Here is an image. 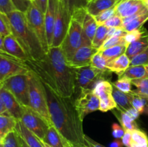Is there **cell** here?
<instances>
[{"instance_id": "6da1fadb", "label": "cell", "mask_w": 148, "mask_h": 147, "mask_svg": "<svg viewBox=\"0 0 148 147\" xmlns=\"http://www.w3.org/2000/svg\"><path fill=\"white\" fill-rule=\"evenodd\" d=\"M24 63L30 72L56 93L66 97L75 95V68L68 63L60 46L49 48L41 59H29Z\"/></svg>"}, {"instance_id": "7a4b0ae2", "label": "cell", "mask_w": 148, "mask_h": 147, "mask_svg": "<svg viewBox=\"0 0 148 147\" xmlns=\"http://www.w3.org/2000/svg\"><path fill=\"white\" fill-rule=\"evenodd\" d=\"M47 99L49 117L68 145L85 147L82 120L75 106L72 97L61 96L43 84Z\"/></svg>"}, {"instance_id": "3957f363", "label": "cell", "mask_w": 148, "mask_h": 147, "mask_svg": "<svg viewBox=\"0 0 148 147\" xmlns=\"http://www.w3.org/2000/svg\"><path fill=\"white\" fill-rule=\"evenodd\" d=\"M12 35L17 39L30 59H41L46 52L38 37L31 28L24 12L14 10L7 14Z\"/></svg>"}, {"instance_id": "277c9868", "label": "cell", "mask_w": 148, "mask_h": 147, "mask_svg": "<svg viewBox=\"0 0 148 147\" xmlns=\"http://www.w3.org/2000/svg\"><path fill=\"white\" fill-rule=\"evenodd\" d=\"M29 101L30 108L41 115L49 125H51L43 84L40 79L30 71L29 79Z\"/></svg>"}, {"instance_id": "5b68a950", "label": "cell", "mask_w": 148, "mask_h": 147, "mask_svg": "<svg viewBox=\"0 0 148 147\" xmlns=\"http://www.w3.org/2000/svg\"><path fill=\"white\" fill-rule=\"evenodd\" d=\"M75 93L81 89L93 90L100 81L108 80L109 75L112 72L103 71L95 69L91 65L75 68Z\"/></svg>"}, {"instance_id": "8992f818", "label": "cell", "mask_w": 148, "mask_h": 147, "mask_svg": "<svg viewBox=\"0 0 148 147\" xmlns=\"http://www.w3.org/2000/svg\"><path fill=\"white\" fill-rule=\"evenodd\" d=\"M71 20L72 12L68 2L65 0H58L51 47L61 46L69 29Z\"/></svg>"}, {"instance_id": "52a82bcc", "label": "cell", "mask_w": 148, "mask_h": 147, "mask_svg": "<svg viewBox=\"0 0 148 147\" xmlns=\"http://www.w3.org/2000/svg\"><path fill=\"white\" fill-rule=\"evenodd\" d=\"M29 79L30 71L24 74H18L6 79L1 84L10 91L20 105L23 107H30L29 101Z\"/></svg>"}, {"instance_id": "ba28073f", "label": "cell", "mask_w": 148, "mask_h": 147, "mask_svg": "<svg viewBox=\"0 0 148 147\" xmlns=\"http://www.w3.org/2000/svg\"><path fill=\"white\" fill-rule=\"evenodd\" d=\"M82 46V22L72 17L67 33L60 46L66 60L69 59L74 53Z\"/></svg>"}, {"instance_id": "9c48e42d", "label": "cell", "mask_w": 148, "mask_h": 147, "mask_svg": "<svg viewBox=\"0 0 148 147\" xmlns=\"http://www.w3.org/2000/svg\"><path fill=\"white\" fill-rule=\"evenodd\" d=\"M25 14L29 24L38 37L43 50L46 53H47L49 51V46L46 36L44 14L33 1H31Z\"/></svg>"}, {"instance_id": "30bf717a", "label": "cell", "mask_w": 148, "mask_h": 147, "mask_svg": "<svg viewBox=\"0 0 148 147\" xmlns=\"http://www.w3.org/2000/svg\"><path fill=\"white\" fill-rule=\"evenodd\" d=\"M20 120L39 139H43L49 125L41 115L30 107H23V114Z\"/></svg>"}, {"instance_id": "8fae6325", "label": "cell", "mask_w": 148, "mask_h": 147, "mask_svg": "<svg viewBox=\"0 0 148 147\" xmlns=\"http://www.w3.org/2000/svg\"><path fill=\"white\" fill-rule=\"evenodd\" d=\"M75 106L83 120L85 117L100 108V99L91 89H81L75 99Z\"/></svg>"}, {"instance_id": "7c38bea8", "label": "cell", "mask_w": 148, "mask_h": 147, "mask_svg": "<svg viewBox=\"0 0 148 147\" xmlns=\"http://www.w3.org/2000/svg\"><path fill=\"white\" fill-rule=\"evenodd\" d=\"M29 71L24 61L13 60L0 55V83L12 76L27 74Z\"/></svg>"}, {"instance_id": "4fadbf2b", "label": "cell", "mask_w": 148, "mask_h": 147, "mask_svg": "<svg viewBox=\"0 0 148 147\" xmlns=\"http://www.w3.org/2000/svg\"><path fill=\"white\" fill-rule=\"evenodd\" d=\"M98 51V49L91 46H82L66 61L68 63L74 68L88 66L90 65L92 56Z\"/></svg>"}, {"instance_id": "5bb4252c", "label": "cell", "mask_w": 148, "mask_h": 147, "mask_svg": "<svg viewBox=\"0 0 148 147\" xmlns=\"http://www.w3.org/2000/svg\"><path fill=\"white\" fill-rule=\"evenodd\" d=\"M116 14L121 18L141 14L147 11L141 0H124L115 7Z\"/></svg>"}, {"instance_id": "9a60e30c", "label": "cell", "mask_w": 148, "mask_h": 147, "mask_svg": "<svg viewBox=\"0 0 148 147\" xmlns=\"http://www.w3.org/2000/svg\"><path fill=\"white\" fill-rule=\"evenodd\" d=\"M0 96L10 115L17 120L21 119L23 106L20 105L14 95L10 91L6 89L1 83H0Z\"/></svg>"}, {"instance_id": "2e32d148", "label": "cell", "mask_w": 148, "mask_h": 147, "mask_svg": "<svg viewBox=\"0 0 148 147\" xmlns=\"http://www.w3.org/2000/svg\"><path fill=\"white\" fill-rule=\"evenodd\" d=\"M58 0H49L47 10L44 14L45 25H46V36L49 48L51 47L53 40V29H54L55 19L57 10Z\"/></svg>"}, {"instance_id": "e0dca14e", "label": "cell", "mask_w": 148, "mask_h": 147, "mask_svg": "<svg viewBox=\"0 0 148 147\" xmlns=\"http://www.w3.org/2000/svg\"><path fill=\"white\" fill-rule=\"evenodd\" d=\"M4 46L5 51L15 59L22 61H26L29 59L23 47L12 34L4 37Z\"/></svg>"}, {"instance_id": "ac0fdd59", "label": "cell", "mask_w": 148, "mask_h": 147, "mask_svg": "<svg viewBox=\"0 0 148 147\" xmlns=\"http://www.w3.org/2000/svg\"><path fill=\"white\" fill-rule=\"evenodd\" d=\"M124 0H90L87 2L85 9L88 13L95 17L105 10L116 7Z\"/></svg>"}, {"instance_id": "d6986e66", "label": "cell", "mask_w": 148, "mask_h": 147, "mask_svg": "<svg viewBox=\"0 0 148 147\" xmlns=\"http://www.w3.org/2000/svg\"><path fill=\"white\" fill-rule=\"evenodd\" d=\"M98 24L95 17L87 12L82 22V36L83 46H91L92 40L95 34Z\"/></svg>"}, {"instance_id": "ffe728a7", "label": "cell", "mask_w": 148, "mask_h": 147, "mask_svg": "<svg viewBox=\"0 0 148 147\" xmlns=\"http://www.w3.org/2000/svg\"><path fill=\"white\" fill-rule=\"evenodd\" d=\"M15 131L30 147H43L41 141L32 131L26 128L20 120L17 121Z\"/></svg>"}, {"instance_id": "44dd1931", "label": "cell", "mask_w": 148, "mask_h": 147, "mask_svg": "<svg viewBox=\"0 0 148 147\" xmlns=\"http://www.w3.org/2000/svg\"><path fill=\"white\" fill-rule=\"evenodd\" d=\"M41 141L50 147H66L68 146L53 125H49L44 138Z\"/></svg>"}, {"instance_id": "7402d4cb", "label": "cell", "mask_w": 148, "mask_h": 147, "mask_svg": "<svg viewBox=\"0 0 148 147\" xmlns=\"http://www.w3.org/2000/svg\"><path fill=\"white\" fill-rule=\"evenodd\" d=\"M112 95L117 105L116 108L126 112L129 109L132 108V92L125 93L113 86Z\"/></svg>"}, {"instance_id": "603a6c76", "label": "cell", "mask_w": 148, "mask_h": 147, "mask_svg": "<svg viewBox=\"0 0 148 147\" xmlns=\"http://www.w3.org/2000/svg\"><path fill=\"white\" fill-rule=\"evenodd\" d=\"M148 48V31L146 30L144 34L136 41L130 43L127 46L126 55L131 60L133 57L143 52Z\"/></svg>"}, {"instance_id": "cb8c5ba5", "label": "cell", "mask_w": 148, "mask_h": 147, "mask_svg": "<svg viewBox=\"0 0 148 147\" xmlns=\"http://www.w3.org/2000/svg\"><path fill=\"white\" fill-rule=\"evenodd\" d=\"M130 66V59L126 55V53L107 63L108 70L112 73L116 74L118 76L125 71Z\"/></svg>"}, {"instance_id": "d4e9b609", "label": "cell", "mask_w": 148, "mask_h": 147, "mask_svg": "<svg viewBox=\"0 0 148 147\" xmlns=\"http://www.w3.org/2000/svg\"><path fill=\"white\" fill-rule=\"evenodd\" d=\"M113 113L119 120L120 125L123 127L125 131H132L134 130L139 129V127L135 120L132 119L126 113V112L118 109V108H116V109L113 110Z\"/></svg>"}, {"instance_id": "484cf974", "label": "cell", "mask_w": 148, "mask_h": 147, "mask_svg": "<svg viewBox=\"0 0 148 147\" xmlns=\"http://www.w3.org/2000/svg\"><path fill=\"white\" fill-rule=\"evenodd\" d=\"M17 120L12 116L0 115V141L15 130Z\"/></svg>"}, {"instance_id": "4316f807", "label": "cell", "mask_w": 148, "mask_h": 147, "mask_svg": "<svg viewBox=\"0 0 148 147\" xmlns=\"http://www.w3.org/2000/svg\"><path fill=\"white\" fill-rule=\"evenodd\" d=\"M125 76L131 80L148 78V73L145 66H130L119 77Z\"/></svg>"}, {"instance_id": "83f0119b", "label": "cell", "mask_w": 148, "mask_h": 147, "mask_svg": "<svg viewBox=\"0 0 148 147\" xmlns=\"http://www.w3.org/2000/svg\"><path fill=\"white\" fill-rule=\"evenodd\" d=\"M113 85L108 80L100 81L93 89V92L100 99L112 96Z\"/></svg>"}, {"instance_id": "f1b7e54d", "label": "cell", "mask_w": 148, "mask_h": 147, "mask_svg": "<svg viewBox=\"0 0 148 147\" xmlns=\"http://www.w3.org/2000/svg\"><path fill=\"white\" fill-rule=\"evenodd\" d=\"M130 147H148V136L142 130H134L132 131Z\"/></svg>"}, {"instance_id": "f546056e", "label": "cell", "mask_w": 148, "mask_h": 147, "mask_svg": "<svg viewBox=\"0 0 148 147\" xmlns=\"http://www.w3.org/2000/svg\"><path fill=\"white\" fill-rule=\"evenodd\" d=\"M127 46H127V45H119V46H113V47L109 48L106 49V50L101 52L103 56V57L108 62L126 53Z\"/></svg>"}, {"instance_id": "4dcf8cb0", "label": "cell", "mask_w": 148, "mask_h": 147, "mask_svg": "<svg viewBox=\"0 0 148 147\" xmlns=\"http://www.w3.org/2000/svg\"><path fill=\"white\" fill-rule=\"evenodd\" d=\"M148 20V10L136 16L134 18L130 20L129 22L126 23L125 24L122 26V28L125 30L126 32H130L132 30L138 29L140 27H143V24Z\"/></svg>"}, {"instance_id": "1f68e13d", "label": "cell", "mask_w": 148, "mask_h": 147, "mask_svg": "<svg viewBox=\"0 0 148 147\" xmlns=\"http://www.w3.org/2000/svg\"><path fill=\"white\" fill-rule=\"evenodd\" d=\"M108 27L104 24L98 25L93 39L92 40L91 46L99 50L100 48L102 46L103 43L107 39V33H108Z\"/></svg>"}, {"instance_id": "d6a6232c", "label": "cell", "mask_w": 148, "mask_h": 147, "mask_svg": "<svg viewBox=\"0 0 148 147\" xmlns=\"http://www.w3.org/2000/svg\"><path fill=\"white\" fill-rule=\"evenodd\" d=\"M132 83L136 87L132 93L148 99V78L132 80Z\"/></svg>"}, {"instance_id": "836d02e7", "label": "cell", "mask_w": 148, "mask_h": 147, "mask_svg": "<svg viewBox=\"0 0 148 147\" xmlns=\"http://www.w3.org/2000/svg\"><path fill=\"white\" fill-rule=\"evenodd\" d=\"M1 143L3 147H22L20 135L15 130L10 132L1 141Z\"/></svg>"}, {"instance_id": "e575fe53", "label": "cell", "mask_w": 148, "mask_h": 147, "mask_svg": "<svg viewBox=\"0 0 148 147\" xmlns=\"http://www.w3.org/2000/svg\"><path fill=\"white\" fill-rule=\"evenodd\" d=\"M107 63H108V61H107L106 59L103 57L101 52L98 50L92 56L90 65L98 70L103 71H110L107 69Z\"/></svg>"}, {"instance_id": "d590c367", "label": "cell", "mask_w": 148, "mask_h": 147, "mask_svg": "<svg viewBox=\"0 0 148 147\" xmlns=\"http://www.w3.org/2000/svg\"><path fill=\"white\" fill-rule=\"evenodd\" d=\"M112 85L116 87L117 89H119L120 91L125 93H130L132 92V80L129 78L125 77V76H121L119 77L118 80L116 82H112Z\"/></svg>"}, {"instance_id": "8d00e7d4", "label": "cell", "mask_w": 148, "mask_h": 147, "mask_svg": "<svg viewBox=\"0 0 148 147\" xmlns=\"http://www.w3.org/2000/svg\"><path fill=\"white\" fill-rule=\"evenodd\" d=\"M119 45H128L126 43L125 40H124V37H116V36H112V37H109V38L106 39L103 43L102 46L98 50L100 51H103V50H106L107 48L113 47V46H119Z\"/></svg>"}, {"instance_id": "74e56055", "label": "cell", "mask_w": 148, "mask_h": 147, "mask_svg": "<svg viewBox=\"0 0 148 147\" xmlns=\"http://www.w3.org/2000/svg\"><path fill=\"white\" fill-rule=\"evenodd\" d=\"M132 94V105L134 109L137 110L140 114L144 112L145 108L148 104V99L143 97L139 95Z\"/></svg>"}, {"instance_id": "f35d334b", "label": "cell", "mask_w": 148, "mask_h": 147, "mask_svg": "<svg viewBox=\"0 0 148 147\" xmlns=\"http://www.w3.org/2000/svg\"><path fill=\"white\" fill-rule=\"evenodd\" d=\"M148 65V48L130 60V66H147Z\"/></svg>"}, {"instance_id": "ab89813d", "label": "cell", "mask_w": 148, "mask_h": 147, "mask_svg": "<svg viewBox=\"0 0 148 147\" xmlns=\"http://www.w3.org/2000/svg\"><path fill=\"white\" fill-rule=\"evenodd\" d=\"M11 34V28L8 17L7 14L0 12V35L4 37Z\"/></svg>"}, {"instance_id": "60d3db41", "label": "cell", "mask_w": 148, "mask_h": 147, "mask_svg": "<svg viewBox=\"0 0 148 147\" xmlns=\"http://www.w3.org/2000/svg\"><path fill=\"white\" fill-rule=\"evenodd\" d=\"M146 30H146L145 27H140V28L132 30V31L128 32V33H127V35L124 37L127 44L129 46L130 43H133V42L138 40V39L144 34V33Z\"/></svg>"}, {"instance_id": "b9f144b4", "label": "cell", "mask_w": 148, "mask_h": 147, "mask_svg": "<svg viewBox=\"0 0 148 147\" xmlns=\"http://www.w3.org/2000/svg\"><path fill=\"white\" fill-rule=\"evenodd\" d=\"M117 108V105L114 100L113 95L111 97L100 99L99 110L102 112H107L108 110H113Z\"/></svg>"}, {"instance_id": "7bdbcfd3", "label": "cell", "mask_w": 148, "mask_h": 147, "mask_svg": "<svg viewBox=\"0 0 148 147\" xmlns=\"http://www.w3.org/2000/svg\"><path fill=\"white\" fill-rule=\"evenodd\" d=\"M115 7H114L112 8H110L108 10H105V11L102 12L100 13L99 14H98L97 16H95V19L96 20L97 23H98V25H101V24H103L104 22L108 20V19L111 18V17H113L114 15L116 14V10Z\"/></svg>"}, {"instance_id": "ee69618b", "label": "cell", "mask_w": 148, "mask_h": 147, "mask_svg": "<svg viewBox=\"0 0 148 147\" xmlns=\"http://www.w3.org/2000/svg\"><path fill=\"white\" fill-rule=\"evenodd\" d=\"M103 24L108 28H120L123 26L122 18L117 14H115L106 21Z\"/></svg>"}, {"instance_id": "f6af8a7d", "label": "cell", "mask_w": 148, "mask_h": 147, "mask_svg": "<svg viewBox=\"0 0 148 147\" xmlns=\"http://www.w3.org/2000/svg\"><path fill=\"white\" fill-rule=\"evenodd\" d=\"M11 1L16 10L24 13L27 11L31 3L30 0H11Z\"/></svg>"}, {"instance_id": "bcb514c9", "label": "cell", "mask_w": 148, "mask_h": 147, "mask_svg": "<svg viewBox=\"0 0 148 147\" xmlns=\"http://www.w3.org/2000/svg\"><path fill=\"white\" fill-rule=\"evenodd\" d=\"M14 10H15V8L11 0H0V12L7 14Z\"/></svg>"}, {"instance_id": "7dc6e473", "label": "cell", "mask_w": 148, "mask_h": 147, "mask_svg": "<svg viewBox=\"0 0 148 147\" xmlns=\"http://www.w3.org/2000/svg\"><path fill=\"white\" fill-rule=\"evenodd\" d=\"M125 131L121 125L118 123H113L112 125V135L114 138L121 139L124 136Z\"/></svg>"}, {"instance_id": "c3c4849f", "label": "cell", "mask_w": 148, "mask_h": 147, "mask_svg": "<svg viewBox=\"0 0 148 147\" xmlns=\"http://www.w3.org/2000/svg\"><path fill=\"white\" fill-rule=\"evenodd\" d=\"M68 2L70 8L71 12L74 11L75 9L81 8V7H85L87 3L84 0H65Z\"/></svg>"}, {"instance_id": "681fc988", "label": "cell", "mask_w": 148, "mask_h": 147, "mask_svg": "<svg viewBox=\"0 0 148 147\" xmlns=\"http://www.w3.org/2000/svg\"><path fill=\"white\" fill-rule=\"evenodd\" d=\"M84 144H85V147H106L97 141H94L87 135H85L84 136Z\"/></svg>"}, {"instance_id": "f907efd6", "label": "cell", "mask_w": 148, "mask_h": 147, "mask_svg": "<svg viewBox=\"0 0 148 147\" xmlns=\"http://www.w3.org/2000/svg\"><path fill=\"white\" fill-rule=\"evenodd\" d=\"M33 3L39 8V10L45 14L47 10L49 0H33Z\"/></svg>"}, {"instance_id": "816d5d0a", "label": "cell", "mask_w": 148, "mask_h": 147, "mask_svg": "<svg viewBox=\"0 0 148 147\" xmlns=\"http://www.w3.org/2000/svg\"><path fill=\"white\" fill-rule=\"evenodd\" d=\"M0 55L4 56V57L13 59V60L20 61L18 60V59H15L14 57H13V56H12L11 55L8 54V53L5 51V49H4V37H3L1 35H0Z\"/></svg>"}, {"instance_id": "f5cc1de1", "label": "cell", "mask_w": 148, "mask_h": 147, "mask_svg": "<svg viewBox=\"0 0 148 147\" xmlns=\"http://www.w3.org/2000/svg\"><path fill=\"white\" fill-rule=\"evenodd\" d=\"M131 138H132V131H125L124 136H123L122 138H121L124 146L130 147Z\"/></svg>"}, {"instance_id": "db71d44e", "label": "cell", "mask_w": 148, "mask_h": 147, "mask_svg": "<svg viewBox=\"0 0 148 147\" xmlns=\"http://www.w3.org/2000/svg\"><path fill=\"white\" fill-rule=\"evenodd\" d=\"M126 113H127L132 119L134 120H137V118H139V116H140V115H141V114L140 113V112H138L137 110L134 109L133 107L132 108H130V109H129L128 110L126 111Z\"/></svg>"}, {"instance_id": "11a10c76", "label": "cell", "mask_w": 148, "mask_h": 147, "mask_svg": "<svg viewBox=\"0 0 148 147\" xmlns=\"http://www.w3.org/2000/svg\"><path fill=\"white\" fill-rule=\"evenodd\" d=\"M0 115H7V116H11L9 113V112L7 111V108H5L4 105V102H3L2 99H1V96H0Z\"/></svg>"}, {"instance_id": "9f6ffc18", "label": "cell", "mask_w": 148, "mask_h": 147, "mask_svg": "<svg viewBox=\"0 0 148 147\" xmlns=\"http://www.w3.org/2000/svg\"><path fill=\"white\" fill-rule=\"evenodd\" d=\"M124 144L121 139H117L115 138L111 144H109V147H124Z\"/></svg>"}, {"instance_id": "6f0895ef", "label": "cell", "mask_w": 148, "mask_h": 147, "mask_svg": "<svg viewBox=\"0 0 148 147\" xmlns=\"http://www.w3.org/2000/svg\"><path fill=\"white\" fill-rule=\"evenodd\" d=\"M20 142H21V144H22V147H30L28 145H27V144H26L25 141L24 140H23V138L20 137Z\"/></svg>"}, {"instance_id": "680465c9", "label": "cell", "mask_w": 148, "mask_h": 147, "mask_svg": "<svg viewBox=\"0 0 148 147\" xmlns=\"http://www.w3.org/2000/svg\"><path fill=\"white\" fill-rule=\"evenodd\" d=\"M142 1H143V4L145 5V7H146V8L148 10V0H141Z\"/></svg>"}, {"instance_id": "91938a15", "label": "cell", "mask_w": 148, "mask_h": 147, "mask_svg": "<svg viewBox=\"0 0 148 147\" xmlns=\"http://www.w3.org/2000/svg\"><path fill=\"white\" fill-rule=\"evenodd\" d=\"M66 147H82V146H71V145H68Z\"/></svg>"}, {"instance_id": "94428289", "label": "cell", "mask_w": 148, "mask_h": 147, "mask_svg": "<svg viewBox=\"0 0 148 147\" xmlns=\"http://www.w3.org/2000/svg\"><path fill=\"white\" fill-rule=\"evenodd\" d=\"M0 147H3V144L1 143V141H0Z\"/></svg>"}, {"instance_id": "6125c7cd", "label": "cell", "mask_w": 148, "mask_h": 147, "mask_svg": "<svg viewBox=\"0 0 148 147\" xmlns=\"http://www.w3.org/2000/svg\"><path fill=\"white\" fill-rule=\"evenodd\" d=\"M146 66V69H147V71L148 73V65H147V66Z\"/></svg>"}, {"instance_id": "be15d7a7", "label": "cell", "mask_w": 148, "mask_h": 147, "mask_svg": "<svg viewBox=\"0 0 148 147\" xmlns=\"http://www.w3.org/2000/svg\"><path fill=\"white\" fill-rule=\"evenodd\" d=\"M84 1H85V2H88V1H90V0H84Z\"/></svg>"}, {"instance_id": "e7e4bbea", "label": "cell", "mask_w": 148, "mask_h": 147, "mask_svg": "<svg viewBox=\"0 0 148 147\" xmlns=\"http://www.w3.org/2000/svg\"><path fill=\"white\" fill-rule=\"evenodd\" d=\"M30 1H33V0H30Z\"/></svg>"}, {"instance_id": "03108f58", "label": "cell", "mask_w": 148, "mask_h": 147, "mask_svg": "<svg viewBox=\"0 0 148 147\" xmlns=\"http://www.w3.org/2000/svg\"><path fill=\"white\" fill-rule=\"evenodd\" d=\"M49 147H50V146H49Z\"/></svg>"}]
</instances>
